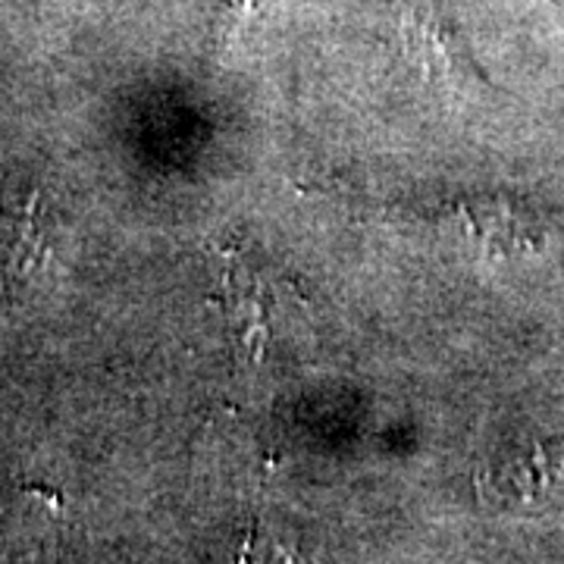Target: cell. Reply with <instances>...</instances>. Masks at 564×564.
Returning a JSON list of instances; mask_svg holds the SVG:
<instances>
[{"label":"cell","instance_id":"7a4b0ae2","mask_svg":"<svg viewBox=\"0 0 564 564\" xmlns=\"http://www.w3.org/2000/svg\"><path fill=\"white\" fill-rule=\"evenodd\" d=\"M220 289L229 329L248 361H261L267 345L276 343L289 307H302L292 282L239 248H226L220 254Z\"/></svg>","mask_w":564,"mask_h":564},{"label":"cell","instance_id":"3957f363","mask_svg":"<svg viewBox=\"0 0 564 564\" xmlns=\"http://www.w3.org/2000/svg\"><path fill=\"white\" fill-rule=\"evenodd\" d=\"M270 0H220L217 3V22H214V39L220 54H226L245 32L258 22Z\"/></svg>","mask_w":564,"mask_h":564},{"label":"cell","instance_id":"6da1fadb","mask_svg":"<svg viewBox=\"0 0 564 564\" xmlns=\"http://www.w3.org/2000/svg\"><path fill=\"white\" fill-rule=\"evenodd\" d=\"M395 39L404 69L433 95L458 101L484 85V73L474 66L458 25L440 0H399Z\"/></svg>","mask_w":564,"mask_h":564}]
</instances>
